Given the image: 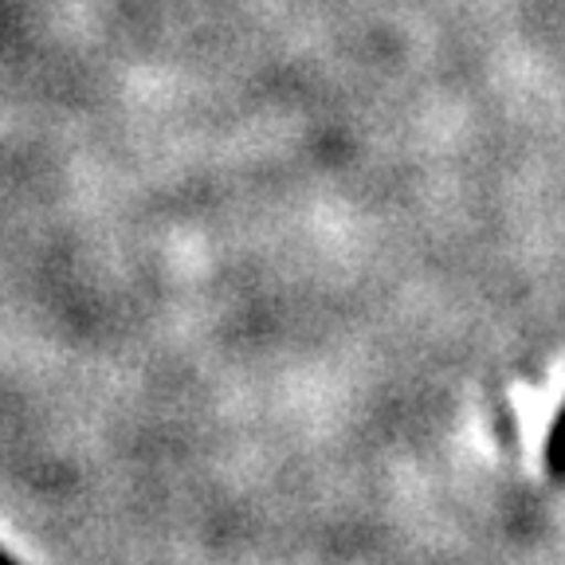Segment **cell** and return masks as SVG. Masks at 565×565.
Here are the masks:
<instances>
[{
    "mask_svg": "<svg viewBox=\"0 0 565 565\" xmlns=\"http://www.w3.org/2000/svg\"><path fill=\"white\" fill-rule=\"evenodd\" d=\"M546 468L557 483H565V405L557 408L554 416V428H550V440H546Z\"/></svg>",
    "mask_w": 565,
    "mask_h": 565,
    "instance_id": "cell-1",
    "label": "cell"
},
{
    "mask_svg": "<svg viewBox=\"0 0 565 565\" xmlns=\"http://www.w3.org/2000/svg\"><path fill=\"white\" fill-rule=\"evenodd\" d=\"M4 565H20V562H17V557H9V562H4Z\"/></svg>",
    "mask_w": 565,
    "mask_h": 565,
    "instance_id": "cell-2",
    "label": "cell"
}]
</instances>
